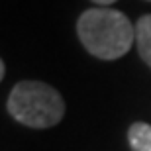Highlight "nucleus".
Instances as JSON below:
<instances>
[{"label": "nucleus", "mask_w": 151, "mask_h": 151, "mask_svg": "<svg viewBox=\"0 0 151 151\" xmlns=\"http://www.w3.org/2000/svg\"><path fill=\"white\" fill-rule=\"evenodd\" d=\"M77 35L90 55L102 61H114L132 49L135 28L124 12L96 6L78 16Z\"/></svg>", "instance_id": "nucleus-1"}, {"label": "nucleus", "mask_w": 151, "mask_h": 151, "mask_svg": "<svg viewBox=\"0 0 151 151\" xmlns=\"http://www.w3.org/2000/svg\"><path fill=\"white\" fill-rule=\"evenodd\" d=\"M6 108L16 122L34 129L53 128L65 116V100L51 84L22 81L12 88Z\"/></svg>", "instance_id": "nucleus-2"}, {"label": "nucleus", "mask_w": 151, "mask_h": 151, "mask_svg": "<svg viewBox=\"0 0 151 151\" xmlns=\"http://www.w3.org/2000/svg\"><path fill=\"white\" fill-rule=\"evenodd\" d=\"M135 45L143 63L151 69V14H143L135 24Z\"/></svg>", "instance_id": "nucleus-3"}, {"label": "nucleus", "mask_w": 151, "mask_h": 151, "mask_svg": "<svg viewBox=\"0 0 151 151\" xmlns=\"http://www.w3.org/2000/svg\"><path fill=\"white\" fill-rule=\"evenodd\" d=\"M128 141L132 151H151V126L145 122H135L128 129Z\"/></svg>", "instance_id": "nucleus-4"}, {"label": "nucleus", "mask_w": 151, "mask_h": 151, "mask_svg": "<svg viewBox=\"0 0 151 151\" xmlns=\"http://www.w3.org/2000/svg\"><path fill=\"white\" fill-rule=\"evenodd\" d=\"M96 6H104V8H108V6H112L114 2H118V0H92Z\"/></svg>", "instance_id": "nucleus-5"}, {"label": "nucleus", "mask_w": 151, "mask_h": 151, "mask_svg": "<svg viewBox=\"0 0 151 151\" xmlns=\"http://www.w3.org/2000/svg\"><path fill=\"white\" fill-rule=\"evenodd\" d=\"M4 75H6V63L0 61V78H4Z\"/></svg>", "instance_id": "nucleus-6"}, {"label": "nucleus", "mask_w": 151, "mask_h": 151, "mask_svg": "<svg viewBox=\"0 0 151 151\" xmlns=\"http://www.w3.org/2000/svg\"><path fill=\"white\" fill-rule=\"evenodd\" d=\"M147 2H151V0H147Z\"/></svg>", "instance_id": "nucleus-7"}]
</instances>
